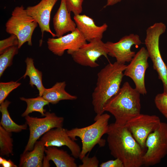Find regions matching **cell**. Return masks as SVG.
Masks as SVG:
<instances>
[{
  "label": "cell",
  "mask_w": 167,
  "mask_h": 167,
  "mask_svg": "<svg viewBox=\"0 0 167 167\" xmlns=\"http://www.w3.org/2000/svg\"><path fill=\"white\" fill-rule=\"evenodd\" d=\"M106 134L111 154L121 160L124 167H140L143 165V149L125 125L112 123L109 125Z\"/></svg>",
  "instance_id": "6da1fadb"
},
{
  "label": "cell",
  "mask_w": 167,
  "mask_h": 167,
  "mask_svg": "<svg viewBox=\"0 0 167 167\" xmlns=\"http://www.w3.org/2000/svg\"><path fill=\"white\" fill-rule=\"evenodd\" d=\"M126 66L116 61L108 64L98 73L96 86L92 94L96 116L104 113L106 102L119 90Z\"/></svg>",
  "instance_id": "7a4b0ae2"
},
{
  "label": "cell",
  "mask_w": 167,
  "mask_h": 167,
  "mask_svg": "<svg viewBox=\"0 0 167 167\" xmlns=\"http://www.w3.org/2000/svg\"><path fill=\"white\" fill-rule=\"evenodd\" d=\"M140 95L129 82H126L106 102L105 111L113 116L115 123L125 125L128 121L140 113Z\"/></svg>",
  "instance_id": "3957f363"
},
{
  "label": "cell",
  "mask_w": 167,
  "mask_h": 167,
  "mask_svg": "<svg viewBox=\"0 0 167 167\" xmlns=\"http://www.w3.org/2000/svg\"><path fill=\"white\" fill-rule=\"evenodd\" d=\"M110 117L109 114L103 113L96 116L94 122L89 126L67 130V134L73 140H77L76 137H78L81 140L82 147L79 157L80 160L89 153L96 144H99L101 147L105 146V141L101 138L108 131Z\"/></svg>",
  "instance_id": "277c9868"
},
{
  "label": "cell",
  "mask_w": 167,
  "mask_h": 167,
  "mask_svg": "<svg viewBox=\"0 0 167 167\" xmlns=\"http://www.w3.org/2000/svg\"><path fill=\"white\" fill-rule=\"evenodd\" d=\"M166 28L165 25L162 22L156 23L149 27L146 30L144 44L153 69L162 83L163 92L167 93V66L162 58L159 48L160 37Z\"/></svg>",
  "instance_id": "5b68a950"
},
{
  "label": "cell",
  "mask_w": 167,
  "mask_h": 167,
  "mask_svg": "<svg viewBox=\"0 0 167 167\" xmlns=\"http://www.w3.org/2000/svg\"><path fill=\"white\" fill-rule=\"evenodd\" d=\"M38 25L36 20L21 5L16 6L12 11L11 17L6 24V31L7 33L17 36L18 47L20 49L26 42L29 45L32 46V35Z\"/></svg>",
  "instance_id": "8992f818"
},
{
  "label": "cell",
  "mask_w": 167,
  "mask_h": 167,
  "mask_svg": "<svg viewBox=\"0 0 167 167\" xmlns=\"http://www.w3.org/2000/svg\"><path fill=\"white\" fill-rule=\"evenodd\" d=\"M147 148L143 157V165L149 166L159 163L167 154V123L161 122L158 128L148 136Z\"/></svg>",
  "instance_id": "52a82bcc"
},
{
  "label": "cell",
  "mask_w": 167,
  "mask_h": 167,
  "mask_svg": "<svg viewBox=\"0 0 167 167\" xmlns=\"http://www.w3.org/2000/svg\"><path fill=\"white\" fill-rule=\"evenodd\" d=\"M25 117L26 123L29 126L30 135L23 152L32 150L36 142L41 136L52 129L62 127L64 121L63 117L49 112H45L43 118L33 117L28 115Z\"/></svg>",
  "instance_id": "ba28073f"
},
{
  "label": "cell",
  "mask_w": 167,
  "mask_h": 167,
  "mask_svg": "<svg viewBox=\"0 0 167 167\" xmlns=\"http://www.w3.org/2000/svg\"><path fill=\"white\" fill-rule=\"evenodd\" d=\"M161 122L159 117L156 115L140 113L128 121L125 125L143 149L146 147L148 135L158 128Z\"/></svg>",
  "instance_id": "9c48e42d"
},
{
  "label": "cell",
  "mask_w": 167,
  "mask_h": 167,
  "mask_svg": "<svg viewBox=\"0 0 167 167\" xmlns=\"http://www.w3.org/2000/svg\"><path fill=\"white\" fill-rule=\"evenodd\" d=\"M149 58L146 48L142 47L135 54L130 63L126 65L124 72V76L132 79L135 84V88L143 95L147 93L145 76L146 70L149 66Z\"/></svg>",
  "instance_id": "30bf717a"
},
{
  "label": "cell",
  "mask_w": 167,
  "mask_h": 167,
  "mask_svg": "<svg viewBox=\"0 0 167 167\" xmlns=\"http://www.w3.org/2000/svg\"><path fill=\"white\" fill-rule=\"evenodd\" d=\"M108 50L101 39H95L82 46L71 54L75 62L82 66L95 68L99 66L97 59L104 56L107 58Z\"/></svg>",
  "instance_id": "8fae6325"
},
{
  "label": "cell",
  "mask_w": 167,
  "mask_h": 167,
  "mask_svg": "<svg viewBox=\"0 0 167 167\" xmlns=\"http://www.w3.org/2000/svg\"><path fill=\"white\" fill-rule=\"evenodd\" d=\"M141 44L139 36L132 33L123 37L116 42L107 41L105 45L108 55L115 58L117 62L125 64L130 62L135 54L131 50V47L134 45L138 46Z\"/></svg>",
  "instance_id": "7c38bea8"
},
{
  "label": "cell",
  "mask_w": 167,
  "mask_h": 167,
  "mask_svg": "<svg viewBox=\"0 0 167 167\" xmlns=\"http://www.w3.org/2000/svg\"><path fill=\"white\" fill-rule=\"evenodd\" d=\"M47 44L49 49L55 55L62 56L65 50L71 55L87 43L83 35L76 28L70 33L57 38H48Z\"/></svg>",
  "instance_id": "4fadbf2b"
},
{
  "label": "cell",
  "mask_w": 167,
  "mask_h": 167,
  "mask_svg": "<svg viewBox=\"0 0 167 167\" xmlns=\"http://www.w3.org/2000/svg\"><path fill=\"white\" fill-rule=\"evenodd\" d=\"M67 129L62 127L52 129L42 135L41 139L45 147L67 146L75 158L79 157L81 149L79 145L68 135Z\"/></svg>",
  "instance_id": "5bb4252c"
},
{
  "label": "cell",
  "mask_w": 167,
  "mask_h": 167,
  "mask_svg": "<svg viewBox=\"0 0 167 167\" xmlns=\"http://www.w3.org/2000/svg\"><path fill=\"white\" fill-rule=\"evenodd\" d=\"M58 0H41L36 5L28 6L26 9L28 14L37 22L41 29L42 39L45 32L49 33L53 36L55 33L50 29L49 23L52 10Z\"/></svg>",
  "instance_id": "9a60e30c"
},
{
  "label": "cell",
  "mask_w": 167,
  "mask_h": 167,
  "mask_svg": "<svg viewBox=\"0 0 167 167\" xmlns=\"http://www.w3.org/2000/svg\"><path fill=\"white\" fill-rule=\"evenodd\" d=\"M73 19L76 28L89 42L95 39H102L103 33L108 27L106 23L97 26L92 18L85 15H74Z\"/></svg>",
  "instance_id": "2e32d148"
},
{
  "label": "cell",
  "mask_w": 167,
  "mask_h": 167,
  "mask_svg": "<svg viewBox=\"0 0 167 167\" xmlns=\"http://www.w3.org/2000/svg\"><path fill=\"white\" fill-rule=\"evenodd\" d=\"M53 22L55 34L57 37L76 29V24L71 19V12L67 9L65 0H61L59 7L53 18Z\"/></svg>",
  "instance_id": "e0dca14e"
},
{
  "label": "cell",
  "mask_w": 167,
  "mask_h": 167,
  "mask_svg": "<svg viewBox=\"0 0 167 167\" xmlns=\"http://www.w3.org/2000/svg\"><path fill=\"white\" fill-rule=\"evenodd\" d=\"M43 167H50L49 161H52L57 167H77L75 158L71 156L67 151L57 148L55 146L45 148Z\"/></svg>",
  "instance_id": "ac0fdd59"
},
{
  "label": "cell",
  "mask_w": 167,
  "mask_h": 167,
  "mask_svg": "<svg viewBox=\"0 0 167 167\" xmlns=\"http://www.w3.org/2000/svg\"><path fill=\"white\" fill-rule=\"evenodd\" d=\"M45 148L42 141H36L32 150L23 152L21 155L19 167H43Z\"/></svg>",
  "instance_id": "d6986e66"
},
{
  "label": "cell",
  "mask_w": 167,
  "mask_h": 167,
  "mask_svg": "<svg viewBox=\"0 0 167 167\" xmlns=\"http://www.w3.org/2000/svg\"><path fill=\"white\" fill-rule=\"evenodd\" d=\"M66 85L65 81L57 82L52 87L45 89L42 96L49 103L56 104L63 100H76V96L72 95L65 90Z\"/></svg>",
  "instance_id": "ffe728a7"
},
{
  "label": "cell",
  "mask_w": 167,
  "mask_h": 167,
  "mask_svg": "<svg viewBox=\"0 0 167 167\" xmlns=\"http://www.w3.org/2000/svg\"><path fill=\"white\" fill-rule=\"evenodd\" d=\"M11 103L9 101L6 100L0 104V111L2 113V117L0 125L6 131L11 133H18L27 129L28 126L27 124L19 125L11 119L7 109Z\"/></svg>",
  "instance_id": "44dd1931"
},
{
  "label": "cell",
  "mask_w": 167,
  "mask_h": 167,
  "mask_svg": "<svg viewBox=\"0 0 167 167\" xmlns=\"http://www.w3.org/2000/svg\"><path fill=\"white\" fill-rule=\"evenodd\" d=\"M25 62L26 70L23 77L25 79L28 76L30 79L29 84L32 87L35 86L39 91V96H42L45 89L42 83V73L35 67L33 59L32 58L27 57Z\"/></svg>",
  "instance_id": "7402d4cb"
},
{
  "label": "cell",
  "mask_w": 167,
  "mask_h": 167,
  "mask_svg": "<svg viewBox=\"0 0 167 167\" xmlns=\"http://www.w3.org/2000/svg\"><path fill=\"white\" fill-rule=\"evenodd\" d=\"M20 99L21 100L25 101L27 104V108L21 115L22 117H25L33 112H38L41 114L42 116H45L46 110L44 109V107L49 105V103L42 96H39L36 98H31L21 97Z\"/></svg>",
  "instance_id": "603a6c76"
},
{
  "label": "cell",
  "mask_w": 167,
  "mask_h": 167,
  "mask_svg": "<svg viewBox=\"0 0 167 167\" xmlns=\"http://www.w3.org/2000/svg\"><path fill=\"white\" fill-rule=\"evenodd\" d=\"M12 133L6 131L0 125V155L9 157L13 155Z\"/></svg>",
  "instance_id": "cb8c5ba5"
},
{
  "label": "cell",
  "mask_w": 167,
  "mask_h": 167,
  "mask_svg": "<svg viewBox=\"0 0 167 167\" xmlns=\"http://www.w3.org/2000/svg\"><path fill=\"white\" fill-rule=\"evenodd\" d=\"M18 46H12L4 51L0 56V77L5 70L12 63L14 57L18 52Z\"/></svg>",
  "instance_id": "d4e9b609"
},
{
  "label": "cell",
  "mask_w": 167,
  "mask_h": 167,
  "mask_svg": "<svg viewBox=\"0 0 167 167\" xmlns=\"http://www.w3.org/2000/svg\"><path fill=\"white\" fill-rule=\"evenodd\" d=\"M21 84L16 81L0 83V104L4 101L9 93L16 88Z\"/></svg>",
  "instance_id": "484cf974"
},
{
  "label": "cell",
  "mask_w": 167,
  "mask_h": 167,
  "mask_svg": "<svg viewBox=\"0 0 167 167\" xmlns=\"http://www.w3.org/2000/svg\"><path fill=\"white\" fill-rule=\"evenodd\" d=\"M155 105L160 112L167 119V93L157 94L154 98Z\"/></svg>",
  "instance_id": "4316f807"
},
{
  "label": "cell",
  "mask_w": 167,
  "mask_h": 167,
  "mask_svg": "<svg viewBox=\"0 0 167 167\" xmlns=\"http://www.w3.org/2000/svg\"><path fill=\"white\" fill-rule=\"evenodd\" d=\"M68 11L72 12L74 15L80 14L82 12V4L84 0H65Z\"/></svg>",
  "instance_id": "83f0119b"
},
{
  "label": "cell",
  "mask_w": 167,
  "mask_h": 167,
  "mask_svg": "<svg viewBox=\"0 0 167 167\" xmlns=\"http://www.w3.org/2000/svg\"><path fill=\"white\" fill-rule=\"evenodd\" d=\"M19 41L17 36L11 34L9 37L0 41V54L8 49L15 46H18Z\"/></svg>",
  "instance_id": "f1b7e54d"
},
{
  "label": "cell",
  "mask_w": 167,
  "mask_h": 167,
  "mask_svg": "<svg viewBox=\"0 0 167 167\" xmlns=\"http://www.w3.org/2000/svg\"><path fill=\"white\" fill-rule=\"evenodd\" d=\"M88 153L81 160L82 164L79 165V167H98L99 166V161L96 156L92 157H89Z\"/></svg>",
  "instance_id": "f546056e"
},
{
  "label": "cell",
  "mask_w": 167,
  "mask_h": 167,
  "mask_svg": "<svg viewBox=\"0 0 167 167\" xmlns=\"http://www.w3.org/2000/svg\"><path fill=\"white\" fill-rule=\"evenodd\" d=\"M99 166L100 167H124L122 161L118 158L102 162Z\"/></svg>",
  "instance_id": "4dcf8cb0"
},
{
  "label": "cell",
  "mask_w": 167,
  "mask_h": 167,
  "mask_svg": "<svg viewBox=\"0 0 167 167\" xmlns=\"http://www.w3.org/2000/svg\"><path fill=\"white\" fill-rule=\"evenodd\" d=\"M0 165L1 167H17L11 160H7L2 156L0 157Z\"/></svg>",
  "instance_id": "1f68e13d"
},
{
  "label": "cell",
  "mask_w": 167,
  "mask_h": 167,
  "mask_svg": "<svg viewBox=\"0 0 167 167\" xmlns=\"http://www.w3.org/2000/svg\"><path fill=\"white\" fill-rule=\"evenodd\" d=\"M122 0H107L106 5L105 7L106 6H113L117 3L121 2Z\"/></svg>",
  "instance_id": "d6a6232c"
},
{
  "label": "cell",
  "mask_w": 167,
  "mask_h": 167,
  "mask_svg": "<svg viewBox=\"0 0 167 167\" xmlns=\"http://www.w3.org/2000/svg\"></svg>",
  "instance_id": "836d02e7"
}]
</instances>
